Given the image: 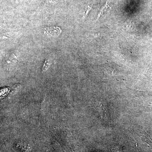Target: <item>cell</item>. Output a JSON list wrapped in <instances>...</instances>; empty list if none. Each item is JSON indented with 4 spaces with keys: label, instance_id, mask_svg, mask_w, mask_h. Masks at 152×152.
<instances>
[{
    "label": "cell",
    "instance_id": "obj_1",
    "mask_svg": "<svg viewBox=\"0 0 152 152\" xmlns=\"http://www.w3.org/2000/svg\"><path fill=\"white\" fill-rule=\"evenodd\" d=\"M110 8V5H109L107 2L104 5V6H103V7L100 10L99 12L97 20L101 16L104 15L107 13Z\"/></svg>",
    "mask_w": 152,
    "mask_h": 152
},
{
    "label": "cell",
    "instance_id": "obj_2",
    "mask_svg": "<svg viewBox=\"0 0 152 152\" xmlns=\"http://www.w3.org/2000/svg\"><path fill=\"white\" fill-rule=\"evenodd\" d=\"M50 66V63H49V60L48 59L45 60V63L43 66L42 70L43 71H46L47 69H48V67Z\"/></svg>",
    "mask_w": 152,
    "mask_h": 152
},
{
    "label": "cell",
    "instance_id": "obj_3",
    "mask_svg": "<svg viewBox=\"0 0 152 152\" xmlns=\"http://www.w3.org/2000/svg\"><path fill=\"white\" fill-rule=\"evenodd\" d=\"M92 9L91 6H88L86 9V11H85L84 13V16L86 17L88 13Z\"/></svg>",
    "mask_w": 152,
    "mask_h": 152
}]
</instances>
